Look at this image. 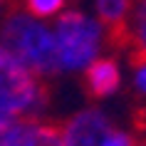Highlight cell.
I'll return each mask as SVG.
<instances>
[{
	"label": "cell",
	"mask_w": 146,
	"mask_h": 146,
	"mask_svg": "<svg viewBox=\"0 0 146 146\" xmlns=\"http://www.w3.org/2000/svg\"><path fill=\"white\" fill-rule=\"evenodd\" d=\"M0 42L30 67L37 77H52L60 72L54 32L25 10H10L0 23Z\"/></svg>",
	"instance_id": "obj_1"
},
{
	"label": "cell",
	"mask_w": 146,
	"mask_h": 146,
	"mask_svg": "<svg viewBox=\"0 0 146 146\" xmlns=\"http://www.w3.org/2000/svg\"><path fill=\"white\" fill-rule=\"evenodd\" d=\"M50 104L42 79L0 42V114L10 119H37Z\"/></svg>",
	"instance_id": "obj_2"
},
{
	"label": "cell",
	"mask_w": 146,
	"mask_h": 146,
	"mask_svg": "<svg viewBox=\"0 0 146 146\" xmlns=\"http://www.w3.org/2000/svg\"><path fill=\"white\" fill-rule=\"evenodd\" d=\"M54 42L60 57V72H79L92 64L102 52L107 32L99 20L82 10H62L54 23Z\"/></svg>",
	"instance_id": "obj_3"
},
{
	"label": "cell",
	"mask_w": 146,
	"mask_h": 146,
	"mask_svg": "<svg viewBox=\"0 0 146 146\" xmlns=\"http://www.w3.org/2000/svg\"><path fill=\"white\" fill-rule=\"evenodd\" d=\"M114 131V124L102 109L87 107L60 124V134L64 146H99Z\"/></svg>",
	"instance_id": "obj_4"
},
{
	"label": "cell",
	"mask_w": 146,
	"mask_h": 146,
	"mask_svg": "<svg viewBox=\"0 0 146 146\" xmlns=\"http://www.w3.org/2000/svg\"><path fill=\"white\" fill-rule=\"evenodd\" d=\"M0 146H64L60 126L45 119H13L0 134Z\"/></svg>",
	"instance_id": "obj_5"
},
{
	"label": "cell",
	"mask_w": 146,
	"mask_h": 146,
	"mask_svg": "<svg viewBox=\"0 0 146 146\" xmlns=\"http://www.w3.org/2000/svg\"><path fill=\"white\" fill-rule=\"evenodd\" d=\"M121 69L111 57H97L92 64L84 67V89L92 99H107L119 92Z\"/></svg>",
	"instance_id": "obj_6"
},
{
	"label": "cell",
	"mask_w": 146,
	"mask_h": 146,
	"mask_svg": "<svg viewBox=\"0 0 146 146\" xmlns=\"http://www.w3.org/2000/svg\"><path fill=\"white\" fill-rule=\"evenodd\" d=\"M131 5H134V0H94L99 23L104 27V32H107V40L111 47H119V40L124 35Z\"/></svg>",
	"instance_id": "obj_7"
},
{
	"label": "cell",
	"mask_w": 146,
	"mask_h": 146,
	"mask_svg": "<svg viewBox=\"0 0 146 146\" xmlns=\"http://www.w3.org/2000/svg\"><path fill=\"white\" fill-rule=\"evenodd\" d=\"M116 50H126L129 57L146 54V0H134Z\"/></svg>",
	"instance_id": "obj_8"
},
{
	"label": "cell",
	"mask_w": 146,
	"mask_h": 146,
	"mask_svg": "<svg viewBox=\"0 0 146 146\" xmlns=\"http://www.w3.org/2000/svg\"><path fill=\"white\" fill-rule=\"evenodd\" d=\"M20 3L25 13H30L32 17H52L67 5V0H20Z\"/></svg>",
	"instance_id": "obj_9"
},
{
	"label": "cell",
	"mask_w": 146,
	"mask_h": 146,
	"mask_svg": "<svg viewBox=\"0 0 146 146\" xmlns=\"http://www.w3.org/2000/svg\"><path fill=\"white\" fill-rule=\"evenodd\" d=\"M129 62L134 67V89H136V94L146 97V54L129 57Z\"/></svg>",
	"instance_id": "obj_10"
},
{
	"label": "cell",
	"mask_w": 146,
	"mask_h": 146,
	"mask_svg": "<svg viewBox=\"0 0 146 146\" xmlns=\"http://www.w3.org/2000/svg\"><path fill=\"white\" fill-rule=\"evenodd\" d=\"M99 146H139V144H136V139H134V134L121 131V129H114Z\"/></svg>",
	"instance_id": "obj_11"
},
{
	"label": "cell",
	"mask_w": 146,
	"mask_h": 146,
	"mask_svg": "<svg viewBox=\"0 0 146 146\" xmlns=\"http://www.w3.org/2000/svg\"><path fill=\"white\" fill-rule=\"evenodd\" d=\"M134 139L139 146H146V104L134 111Z\"/></svg>",
	"instance_id": "obj_12"
},
{
	"label": "cell",
	"mask_w": 146,
	"mask_h": 146,
	"mask_svg": "<svg viewBox=\"0 0 146 146\" xmlns=\"http://www.w3.org/2000/svg\"><path fill=\"white\" fill-rule=\"evenodd\" d=\"M13 8H17V0H0V23H3V17L8 15Z\"/></svg>",
	"instance_id": "obj_13"
},
{
	"label": "cell",
	"mask_w": 146,
	"mask_h": 146,
	"mask_svg": "<svg viewBox=\"0 0 146 146\" xmlns=\"http://www.w3.org/2000/svg\"><path fill=\"white\" fill-rule=\"evenodd\" d=\"M13 121V119H10V116H5V114H0V134H3V131L8 129V124Z\"/></svg>",
	"instance_id": "obj_14"
}]
</instances>
